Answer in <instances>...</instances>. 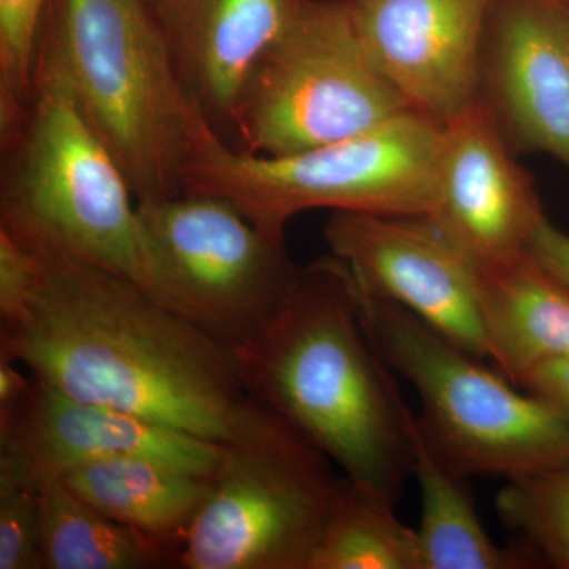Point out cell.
<instances>
[{
	"mask_svg": "<svg viewBox=\"0 0 569 569\" xmlns=\"http://www.w3.org/2000/svg\"><path fill=\"white\" fill-rule=\"evenodd\" d=\"M342 478L323 452L247 399L178 568L309 569Z\"/></svg>",
	"mask_w": 569,
	"mask_h": 569,
	"instance_id": "7",
	"label": "cell"
},
{
	"mask_svg": "<svg viewBox=\"0 0 569 569\" xmlns=\"http://www.w3.org/2000/svg\"><path fill=\"white\" fill-rule=\"evenodd\" d=\"M39 263L21 316L0 326V356L73 399L227 440L249 399L230 347L126 277Z\"/></svg>",
	"mask_w": 569,
	"mask_h": 569,
	"instance_id": "1",
	"label": "cell"
},
{
	"mask_svg": "<svg viewBox=\"0 0 569 569\" xmlns=\"http://www.w3.org/2000/svg\"><path fill=\"white\" fill-rule=\"evenodd\" d=\"M138 211L162 305L231 350L274 313L296 271L283 236L213 194L181 193Z\"/></svg>",
	"mask_w": 569,
	"mask_h": 569,
	"instance_id": "9",
	"label": "cell"
},
{
	"mask_svg": "<svg viewBox=\"0 0 569 569\" xmlns=\"http://www.w3.org/2000/svg\"><path fill=\"white\" fill-rule=\"evenodd\" d=\"M479 102L516 152L569 170V0H493Z\"/></svg>",
	"mask_w": 569,
	"mask_h": 569,
	"instance_id": "11",
	"label": "cell"
},
{
	"mask_svg": "<svg viewBox=\"0 0 569 569\" xmlns=\"http://www.w3.org/2000/svg\"><path fill=\"white\" fill-rule=\"evenodd\" d=\"M370 58L411 110L445 123L479 100L493 0H350Z\"/></svg>",
	"mask_w": 569,
	"mask_h": 569,
	"instance_id": "13",
	"label": "cell"
},
{
	"mask_svg": "<svg viewBox=\"0 0 569 569\" xmlns=\"http://www.w3.org/2000/svg\"><path fill=\"white\" fill-rule=\"evenodd\" d=\"M47 6L48 0H0V140L31 104Z\"/></svg>",
	"mask_w": 569,
	"mask_h": 569,
	"instance_id": "22",
	"label": "cell"
},
{
	"mask_svg": "<svg viewBox=\"0 0 569 569\" xmlns=\"http://www.w3.org/2000/svg\"><path fill=\"white\" fill-rule=\"evenodd\" d=\"M152 458L212 475L220 443L100 403L73 399L33 378L9 425L0 427V459L36 485L102 460Z\"/></svg>",
	"mask_w": 569,
	"mask_h": 569,
	"instance_id": "14",
	"label": "cell"
},
{
	"mask_svg": "<svg viewBox=\"0 0 569 569\" xmlns=\"http://www.w3.org/2000/svg\"><path fill=\"white\" fill-rule=\"evenodd\" d=\"M361 316L389 369L417 391L418 425L449 467L467 478L509 481L569 466V425L541 397L362 290Z\"/></svg>",
	"mask_w": 569,
	"mask_h": 569,
	"instance_id": "6",
	"label": "cell"
},
{
	"mask_svg": "<svg viewBox=\"0 0 569 569\" xmlns=\"http://www.w3.org/2000/svg\"><path fill=\"white\" fill-rule=\"evenodd\" d=\"M20 367V362L0 356V427L9 425L33 387L31 373L26 376Z\"/></svg>",
	"mask_w": 569,
	"mask_h": 569,
	"instance_id": "27",
	"label": "cell"
},
{
	"mask_svg": "<svg viewBox=\"0 0 569 569\" xmlns=\"http://www.w3.org/2000/svg\"><path fill=\"white\" fill-rule=\"evenodd\" d=\"M59 481L108 518L181 553L183 537L208 496L211 475L159 459L121 458L73 468Z\"/></svg>",
	"mask_w": 569,
	"mask_h": 569,
	"instance_id": "18",
	"label": "cell"
},
{
	"mask_svg": "<svg viewBox=\"0 0 569 569\" xmlns=\"http://www.w3.org/2000/svg\"><path fill=\"white\" fill-rule=\"evenodd\" d=\"M37 71L66 86L138 204L182 193L201 108L176 69L151 0H48Z\"/></svg>",
	"mask_w": 569,
	"mask_h": 569,
	"instance_id": "3",
	"label": "cell"
},
{
	"mask_svg": "<svg viewBox=\"0 0 569 569\" xmlns=\"http://www.w3.org/2000/svg\"><path fill=\"white\" fill-rule=\"evenodd\" d=\"M0 569H43L39 486L0 459Z\"/></svg>",
	"mask_w": 569,
	"mask_h": 569,
	"instance_id": "23",
	"label": "cell"
},
{
	"mask_svg": "<svg viewBox=\"0 0 569 569\" xmlns=\"http://www.w3.org/2000/svg\"><path fill=\"white\" fill-rule=\"evenodd\" d=\"M233 355L250 399L343 477L399 500L411 477L410 407L367 335L361 290L340 258L296 266L274 313Z\"/></svg>",
	"mask_w": 569,
	"mask_h": 569,
	"instance_id": "2",
	"label": "cell"
},
{
	"mask_svg": "<svg viewBox=\"0 0 569 569\" xmlns=\"http://www.w3.org/2000/svg\"><path fill=\"white\" fill-rule=\"evenodd\" d=\"M323 236L365 293L402 307L488 361L477 268L429 217L331 212Z\"/></svg>",
	"mask_w": 569,
	"mask_h": 569,
	"instance_id": "10",
	"label": "cell"
},
{
	"mask_svg": "<svg viewBox=\"0 0 569 569\" xmlns=\"http://www.w3.org/2000/svg\"><path fill=\"white\" fill-rule=\"evenodd\" d=\"M396 503L343 477L309 569H422L417 529L400 522Z\"/></svg>",
	"mask_w": 569,
	"mask_h": 569,
	"instance_id": "20",
	"label": "cell"
},
{
	"mask_svg": "<svg viewBox=\"0 0 569 569\" xmlns=\"http://www.w3.org/2000/svg\"><path fill=\"white\" fill-rule=\"evenodd\" d=\"M39 257L0 230V326L21 316L39 277Z\"/></svg>",
	"mask_w": 569,
	"mask_h": 569,
	"instance_id": "24",
	"label": "cell"
},
{
	"mask_svg": "<svg viewBox=\"0 0 569 569\" xmlns=\"http://www.w3.org/2000/svg\"><path fill=\"white\" fill-rule=\"evenodd\" d=\"M527 250L552 274L569 284V234L550 222L548 217L531 236Z\"/></svg>",
	"mask_w": 569,
	"mask_h": 569,
	"instance_id": "26",
	"label": "cell"
},
{
	"mask_svg": "<svg viewBox=\"0 0 569 569\" xmlns=\"http://www.w3.org/2000/svg\"><path fill=\"white\" fill-rule=\"evenodd\" d=\"M411 477L421 493V522L417 529L422 569H522L541 563L526 542L498 546L475 507L467 477L448 466L408 411Z\"/></svg>",
	"mask_w": 569,
	"mask_h": 569,
	"instance_id": "17",
	"label": "cell"
},
{
	"mask_svg": "<svg viewBox=\"0 0 569 569\" xmlns=\"http://www.w3.org/2000/svg\"><path fill=\"white\" fill-rule=\"evenodd\" d=\"M0 141V230L37 257L97 266L153 296L129 179L58 78L37 71L24 118Z\"/></svg>",
	"mask_w": 569,
	"mask_h": 569,
	"instance_id": "4",
	"label": "cell"
},
{
	"mask_svg": "<svg viewBox=\"0 0 569 569\" xmlns=\"http://www.w3.org/2000/svg\"><path fill=\"white\" fill-rule=\"evenodd\" d=\"M293 0H151L187 92L213 129L230 123L250 71Z\"/></svg>",
	"mask_w": 569,
	"mask_h": 569,
	"instance_id": "15",
	"label": "cell"
},
{
	"mask_svg": "<svg viewBox=\"0 0 569 569\" xmlns=\"http://www.w3.org/2000/svg\"><path fill=\"white\" fill-rule=\"evenodd\" d=\"M520 388L541 397L569 425V359L539 367L520 383Z\"/></svg>",
	"mask_w": 569,
	"mask_h": 569,
	"instance_id": "25",
	"label": "cell"
},
{
	"mask_svg": "<svg viewBox=\"0 0 569 569\" xmlns=\"http://www.w3.org/2000/svg\"><path fill=\"white\" fill-rule=\"evenodd\" d=\"M498 518L539 559L569 569V466L509 479L496 500Z\"/></svg>",
	"mask_w": 569,
	"mask_h": 569,
	"instance_id": "21",
	"label": "cell"
},
{
	"mask_svg": "<svg viewBox=\"0 0 569 569\" xmlns=\"http://www.w3.org/2000/svg\"><path fill=\"white\" fill-rule=\"evenodd\" d=\"M411 111L370 58L350 0H293L231 114L241 151L288 157Z\"/></svg>",
	"mask_w": 569,
	"mask_h": 569,
	"instance_id": "8",
	"label": "cell"
},
{
	"mask_svg": "<svg viewBox=\"0 0 569 569\" xmlns=\"http://www.w3.org/2000/svg\"><path fill=\"white\" fill-rule=\"evenodd\" d=\"M43 569L178 567L179 550L86 503L59 479L39 482Z\"/></svg>",
	"mask_w": 569,
	"mask_h": 569,
	"instance_id": "19",
	"label": "cell"
},
{
	"mask_svg": "<svg viewBox=\"0 0 569 569\" xmlns=\"http://www.w3.org/2000/svg\"><path fill=\"white\" fill-rule=\"evenodd\" d=\"M488 361L520 388L539 367L569 359V284L526 252L477 268Z\"/></svg>",
	"mask_w": 569,
	"mask_h": 569,
	"instance_id": "16",
	"label": "cell"
},
{
	"mask_svg": "<svg viewBox=\"0 0 569 569\" xmlns=\"http://www.w3.org/2000/svg\"><path fill=\"white\" fill-rule=\"evenodd\" d=\"M443 123L407 111L355 137L295 156L260 157L222 140L198 114L182 193L223 198L266 233L307 211L429 216Z\"/></svg>",
	"mask_w": 569,
	"mask_h": 569,
	"instance_id": "5",
	"label": "cell"
},
{
	"mask_svg": "<svg viewBox=\"0 0 569 569\" xmlns=\"http://www.w3.org/2000/svg\"><path fill=\"white\" fill-rule=\"evenodd\" d=\"M478 102L443 123L429 217L475 268L526 252L545 209L533 179Z\"/></svg>",
	"mask_w": 569,
	"mask_h": 569,
	"instance_id": "12",
	"label": "cell"
}]
</instances>
